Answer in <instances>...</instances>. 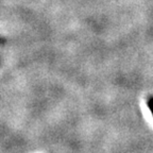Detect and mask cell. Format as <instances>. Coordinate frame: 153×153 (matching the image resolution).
Here are the masks:
<instances>
[{"instance_id":"1","label":"cell","mask_w":153,"mask_h":153,"mask_svg":"<svg viewBox=\"0 0 153 153\" xmlns=\"http://www.w3.org/2000/svg\"><path fill=\"white\" fill-rule=\"evenodd\" d=\"M147 105H148L149 110L153 116V96H148L147 97Z\"/></svg>"}]
</instances>
